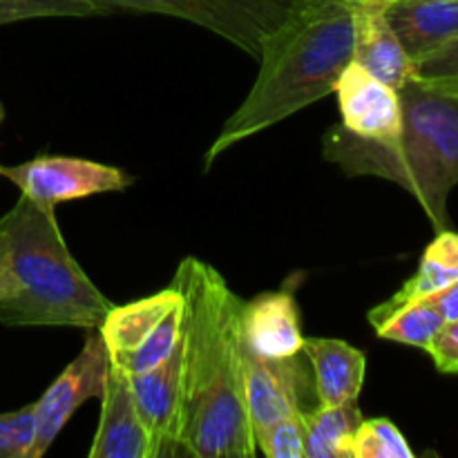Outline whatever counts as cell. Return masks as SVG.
Wrapping results in <instances>:
<instances>
[{"label": "cell", "instance_id": "cell-1", "mask_svg": "<svg viewBox=\"0 0 458 458\" xmlns=\"http://www.w3.org/2000/svg\"><path fill=\"white\" fill-rule=\"evenodd\" d=\"M183 298V403L179 454L253 458L258 454L244 394V300L222 273L186 258L173 277Z\"/></svg>", "mask_w": 458, "mask_h": 458}, {"label": "cell", "instance_id": "cell-2", "mask_svg": "<svg viewBox=\"0 0 458 458\" xmlns=\"http://www.w3.org/2000/svg\"><path fill=\"white\" fill-rule=\"evenodd\" d=\"M356 0H291L264 36L259 72L204 157L206 170L235 143L329 97L353 58Z\"/></svg>", "mask_w": 458, "mask_h": 458}, {"label": "cell", "instance_id": "cell-3", "mask_svg": "<svg viewBox=\"0 0 458 458\" xmlns=\"http://www.w3.org/2000/svg\"><path fill=\"white\" fill-rule=\"evenodd\" d=\"M403 128L392 141L352 134L343 123L327 130L322 157L349 177H380L410 192L445 231L447 197L458 186V97H450L410 76L401 89Z\"/></svg>", "mask_w": 458, "mask_h": 458}, {"label": "cell", "instance_id": "cell-4", "mask_svg": "<svg viewBox=\"0 0 458 458\" xmlns=\"http://www.w3.org/2000/svg\"><path fill=\"white\" fill-rule=\"evenodd\" d=\"M0 262L18 286L0 302L3 325L89 331L114 309L70 253L54 210L22 195L0 217Z\"/></svg>", "mask_w": 458, "mask_h": 458}, {"label": "cell", "instance_id": "cell-5", "mask_svg": "<svg viewBox=\"0 0 458 458\" xmlns=\"http://www.w3.org/2000/svg\"><path fill=\"white\" fill-rule=\"evenodd\" d=\"M112 12L164 13L215 31L253 58L262 40L284 16L291 0H98Z\"/></svg>", "mask_w": 458, "mask_h": 458}, {"label": "cell", "instance_id": "cell-6", "mask_svg": "<svg viewBox=\"0 0 458 458\" xmlns=\"http://www.w3.org/2000/svg\"><path fill=\"white\" fill-rule=\"evenodd\" d=\"M0 177L9 179L22 197L52 210L61 201L125 191L134 182L125 170L114 165L47 155L18 165H0Z\"/></svg>", "mask_w": 458, "mask_h": 458}, {"label": "cell", "instance_id": "cell-7", "mask_svg": "<svg viewBox=\"0 0 458 458\" xmlns=\"http://www.w3.org/2000/svg\"><path fill=\"white\" fill-rule=\"evenodd\" d=\"M107 374H110V353L98 329H89L79 356L36 401V441L31 458H40L54 445L58 434L85 401L92 398L101 401L106 394Z\"/></svg>", "mask_w": 458, "mask_h": 458}, {"label": "cell", "instance_id": "cell-8", "mask_svg": "<svg viewBox=\"0 0 458 458\" xmlns=\"http://www.w3.org/2000/svg\"><path fill=\"white\" fill-rule=\"evenodd\" d=\"M183 334V331H182ZM139 419L150 441V458L179 454L183 403V340L161 365L128 374Z\"/></svg>", "mask_w": 458, "mask_h": 458}, {"label": "cell", "instance_id": "cell-9", "mask_svg": "<svg viewBox=\"0 0 458 458\" xmlns=\"http://www.w3.org/2000/svg\"><path fill=\"white\" fill-rule=\"evenodd\" d=\"M343 128L371 141H392L403 128V103L396 88L349 63L335 83Z\"/></svg>", "mask_w": 458, "mask_h": 458}, {"label": "cell", "instance_id": "cell-10", "mask_svg": "<svg viewBox=\"0 0 458 458\" xmlns=\"http://www.w3.org/2000/svg\"><path fill=\"white\" fill-rule=\"evenodd\" d=\"M304 387L307 371L300 365V353L271 360L244 349V394L253 434L295 411H307V407H302Z\"/></svg>", "mask_w": 458, "mask_h": 458}, {"label": "cell", "instance_id": "cell-11", "mask_svg": "<svg viewBox=\"0 0 458 458\" xmlns=\"http://www.w3.org/2000/svg\"><path fill=\"white\" fill-rule=\"evenodd\" d=\"M242 340L253 356L282 360L302 353L304 335L293 282L286 289L255 295L242 309Z\"/></svg>", "mask_w": 458, "mask_h": 458}, {"label": "cell", "instance_id": "cell-12", "mask_svg": "<svg viewBox=\"0 0 458 458\" xmlns=\"http://www.w3.org/2000/svg\"><path fill=\"white\" fill-rule=\"evenodd\" d=\"M352 61L396 89L411 76V58L389 22L387 4L380 0H356Z\"/></svg>", "mask_w": 458, "mask_h": 458}, {"label": "cell", "instance_id": "cell-13", "mask_svg": "<svg viewBox=\"0 0 458 458\" xmlns=\"http://www.w3.org/2000/svg\"><path fill=\"white\" fill-rule=\"evenodd\" d=\"M89 458H150V441L139 419L128 374L112 362Z\"/></svg>", "mask_w": 458, "mask_h": 458}, {"label": "cell", "instance_id": "cell-14", "mask_svg": "<svg viewBox=\"0 0 458 458\" xmlns=\"http://www.w3.org/2000/svg\"><path fill=\"white\" fill-rule=\"evenodd\" d=\"M302 353L311 367L318 405L358 403L367 371V358L360 349L335 338H304Z\"/></svg>", "mask_w": 458, "mask_h": 458}, {"label": "cell", "instance_id": "cell-15", "mask_svg": "<svg viewBox=\"0 0 458 458\" xmlns=\"http://www.w3.org/2000/svg\"><path fill=\"white\" fill-rule=\"evenodd\" d=\"M387 18L411 63L458 38V0H394Z\"/></svg>", "mask_w": 458, "mask_h": 458}, {"label": "cell", "instance_id": "cell-16", "mask_svg": "<svg viewBox=\"0 0 458 458\" xmlns=\"http://www.w3.org/2000/svg\"><path fill=\"white\" fill-rule=\"evenodd\" d=\"M179 300H182V293L177 291V286L170 284L168 289L137 300V302L123 304V307L114 304V309L107 313L103 325L98 327V334L106 343L110 360L114 362L123 358L125 353L134 352Z\"/></svg>", "mask_w": 458, "mask_h": 458}, {"label": "cell", "instance_id": "cell-17", "mask_svg": "<svg viewBox=\"0 0 458 458\" xmlns=\"http://www.w3.org/2000/svg\"><path fill=\"white\" fill-rule=\"evenodd\" d=\"M367 320L376 329L378 338L410 344V347H419L423 352H428L432 340L445 325V318L438 311L434 298L414 300V302L398 304V307L378 304L371 309Z\"/></svg>", "mask_w": 458, "mask_h": 458}, {"label": "cell", "instance_id": "cell-18", "mask_svg": "<svg viewBox=\"0 0 458 458\" xmlns=\"http://www.w3.org/2000/svg\"><path fill=\"white\" fill-rule=\"evenodd\" d=\"M454 282H458V233L445 228L438 231L432 244L425 249L414 276L383 304L398 307L414 300L432 298Z\"/></svg>", "mask_w": 458, "mask_h": 458}, {"label": "cell", "instance_id": "cell-19", "mask_svg": "<svg viewBox=\"0 0 458 458\" xmlns=\"http://www.w3.org/2000/svg\"><path fill=\"white\" fill-rule=\"evenodd\" d=\"M362 414L356 403L322 407L304 411V458H352L353 437L362 425Z\"/></svg>", "mask_w": 458, "mask_h": 458}, {"label": "cell", "instance_id": "cell-20", "mask_svg": "<svg viewBox=\"0 0 458 458\" xmlns=\"http://www.w3.org/2000/svg\"><path fill=\"white\" fill-rule=\"evenodd\" d=\"M179 291V289H177ZM183 331V298L170 309L164 316V320L155 327L150 335L139 344L134 352L125 353L123 358L114 360L112 365H116L119 369H123L125 374H141V371L152 369V367L161 365L165 358L173 353V349L177 347L179 338H182Z\"/></svg>", "mask_w": 458, "mask_h": 458}, {"label": "cell", "instance_id": "cell-21", "mask_svg": "<svg viewBox=\"0 0 458 458\" xmlns=\"http://www.w3.org/2000/svg\"><path fill=\"white\" fill-rule=\"evenodd\" d=\"M112 9L98 0H0V27L34 18L107 16Z\"/></svg>", "mask_w": 458, "mask_h": 458}, {"label": "cell", "instance_id": "cell-22", "mask_svg": "<svg viewBox=\"0 0 458 458\" xmlns=\"http://www.w3.org/2000/svg\"><path fill=\"white\" fill-rule=\"evenodd\" d=\"M352 458H414V450L389 419H365L353 437Z\"/></svg>", "mask_w": 458, "mask_h": 458}, {"label": "cell", "instance_id": "cell-23", "mask_svg": "<svg viewBox=\"0 0 458 458\" xmlns=\"http://www.w3.org/2000/svg\"><path fill=\"white\" fill-rule=\"evenodd\" d=\"M304 443H307L304 411H295L255 432V445L268 458H304Z\"/></svg>", "mask_w": 458, "mask_h": 458}, {"label": "cell", "instance_id": "cell-24", "mask_svg": "<svg viewBox=\"0 0 458 458\" xmlns=\"http://www.w3.org/2000/svg\"><path fill=\"white\" fill-rule=\"evenodd\" d=\"M36 441V403L0 414V458H31Z\"/></svg>", "mask_w": 458, "mask_h": 458}, {"label": "cell", "instance_id": "cell-25", "mask_svg": "<svg viewBox=\"0 0 458 458\" xmlns=\"http://www.w3.org/2000/svg\"><path fill=\"white\" fill-rule=\"evenodd\" d=\"M411 76L423 83L458 79V38L411 63Z\"/></svg>", "mask_w": 458, "mask_h": 458}, {"label": "cell", "instance_id": "cell-26", "mask_svg": "<svg viewBox=\"0 0 458 458\" xmlns=\"http://www.w3.org/2000/svg\"><path fill=\"white\" fill-rule=\"evenodd\" d=\"M428 353L441 374H458V320L445 322L441 327Z\"/></svg>", "mask_w": 458, "mask_h": 458}, {"label": "cell", "instance_id": "cell-27", "mask_svg": "<svg viewBox=\"0 0 458 458\" xmlns=\"http://www.w3.org/2000/svg\"><path fill=\"white\" fill-rule=\"evenodd\" d=\"M434 302H437L438 311L445 318V322L458 320V282L450 284L447 289H443L441 293L432 295Z\"/></svg>", "mask_w": 458, "mask_h": 458}, {"label": "cell", "instance_id": "cell-28", "mask_svg": "<svg viewBox=\"0 0 458 458\" xmlns=\"http://www.w3.org/2000/svg\"><path fill=\"white\" fill-rule=\"evenodd\" d=\"M16 289H18L16 280H13V276L9 273V268L0 262V302H3V300H7L9 295L16 293Z\"/></svg>", "mask_w": 458, "mask_h": 458}, {"label": "cell", "instance_id": "cell-29", "mask_svg": "<svg viewBox=\"0 0 458 458\" xmlns=\"http://www.w3.org/2000/svg\"><path fill=\"white\" fill-rule=\"evenodd\" d=\"M423 83V81H420ZM429 88L438 89L443 94H450V97H458V79H447V81H434V83H425Z\"/></svg>", "mask_w": 458, "mask_h": 458}, {"label": "cell", "instance_id": "cell-30", "mask_svg": "<svg viewBox=\"0 0 458 458\" xmlns=\"http://www.w3.org/2000/svg\"><path fill=\"white\" fill-rule=\"evenodd\" d=\"M3 119H4V110H3V106H0V123H3Z\"/></svg>", "mask_w": 458, "mask_h": 458}, {"label": "cell", "instance_id": "cell-31", "mask_svg": "<svg viewBox=\"0 0 458 458\" xmlns=\"http://www.w3.org/2000/svg\"><path fill=\"white\" fill-rule=\"evenodd\" d=\"M380 3H385V4H389V3H394V0H380Z\"/></svg>", "mask_w": 458, "mask_h": 458}]
</instances>
